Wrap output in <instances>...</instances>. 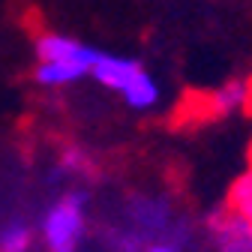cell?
Segmentation results:
<instances>
[{
    "instance_id": "1",
    "label": "cell",
    "mask_w": 252,
    "mask_h": 252,
    "mask_svg": "<svg viewBox=\"0 0 252 252\" xmlns=\"http://www.w3.org/2000/svg\"><path fill=\"white\" fill-rule=\"evenodd\" d=\"M123 222L141 240H174L186 252L195 249L198 231L183 213H177L174 201L159 192H132L123 204Z\"/></svg>"
},
{
    "instance_id": "2",
    "label": "cell",
    "mask_w": 252,
    "mask_h": 252,
    "mask_svg": "<svg viewBox=\"0 0 252 252\" xmlns=\"http://www.w3.org/2000/svg\"><path fill=\"white\" fill-rule=\"evenodd\" d=\"M90 78L99 87L117 93L120 102L129 111H138V114L153 111L159 105V96H162L159 81L144 69V63L135 57H126V54H114V51L99 48V57L90 69Z\"/></svg>"
},
{
    "instance_id": "3",
    "label": "cell",
    "mask_w": 252,
    "mask_h": 252,
    "mask_svg": "<svg viewBox=\"0 0 252 252\" xmlns=\"http://www.w3.org/2000/svg\"><path fill=\"white\" fill-rule=\"evenodd\" d=\"M90 192L81 186H66L39 216V243L45 252H81L87 237Z\"/></svg>"
},
{
    "instance_id": "4",
    "label": "cell",
    "mask_w": 252,
    "mask_h": 252,
    "mask_svg": "<svg viewBox=\"0 0 252 252\" xmlns=\"http://www.w3.org/2000/svg\"><path fill=\"white\" fill-rule=\"evenodd\" d=\"M36 63H54V66L72 69L81 81L90 78V69L99 57V48H93L69 33H57V30H42L33 39Z\"/></svg>"
},
{
    "instance_id": "5",
    "label": "cell",
    "mask_w": 252,
    "mask_h": 252,
    "mask_svg": "<svg viewBox=\"0 0 252 252\" xmlns=\"http://www.w3.org/2000/svg\"><path fill=\"white\" fill-rule=\"evenodd\" d=\"M201 231L213 252H252V219L228 210L225 204L204 213Z\"/></svg>"
},
{
    "instance_id": "6",
    "label": "cell",
    "mask_w": 252,
    "mask_h": 252,
    "mask_svg": "<svg viewBox=\"0 0 252 252\" xmlns=\"http://www.w3.org/2000/svg\"><path fill=\"white\" fill-rule=\"evenodd\" d=\"M249 102H252V81L228 78L219 87H213L210 93H204L198 111L204 120H225V117H234L243 108H249Z\"/></svg>"
},
{
    "instance_id": "7",
    "label": "cell",
    "mask_w": 252,
    "mask_h": 252,
    "mask_svg": "<svg viewBox=\"0 0 252 252\" xmlns=\"http://www.w3.org/2000/svg\"><path fill=\"white\" fill-rule=\"evenodd\" d=\"M96 165H99L96 156H93L84 144H63L51 177L75 180V183H90L93 177H96Z\"/></svg>"
},
{
    "instance_id": "8",
    "label": "cell",
    "mask_w": 252,
    "mask_h": 252,
    "mask_svg": "<svg viewBox=\"0 0 252 252\" xmlns=\"http://www.w3.org/2000/svg\"><path fill=\"white\" fill-rule=\"evenodd\" d=\"M36 225L24 216H9L0 225V252H33L36 246Z\"/></svg>"
},
{
    "instance_id": "9",
    "label": "cell",
    "mask_w": 252,
    "mask_h": 252,
    "mask_svg": "<svg viewBox=\"0 0 252 252\" xmlns=\"http://www.w3.org/2000/svg\"><path fill=\"white\" fill-rule=\"evenodd\" d=\"M225 207L252 219V165L246 171H240L231 183H228V192H225Z\"/></svg>"
},
{
    "instance_id": "10",
    "label": "cell",
    "mask_w": 252,
    "mask_h": 252,
    "mask_svg": "<svg viewBox=\"0 0 252 252\" xmlns=\"http://www.w3.org/2000/svg\"><path fill=\"white\" fill-rule=\"evenodd\" d=\"M144 252H186V249L180 243H174V240H150L144 246Z\"/></svg>"
}]
</instances>
